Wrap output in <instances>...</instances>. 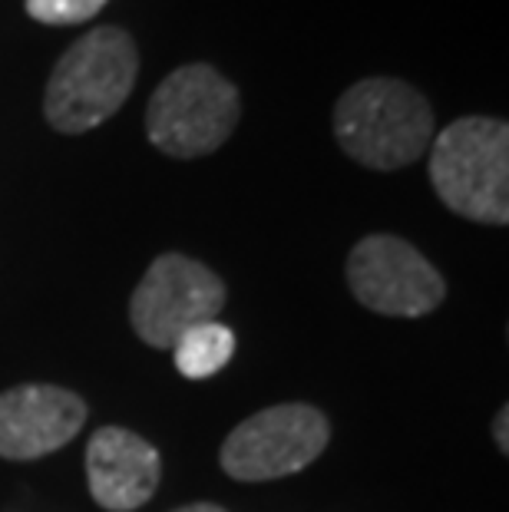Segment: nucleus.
<instances>
[{"instance_id":"1","label":"nucleus","mask_w":509,"mask_h":512,"mask_svg":"<svg viewBox=\"0 0 509 512\" xmlns=\"http://www.w3.org/2000/svg\"><path fill=\"white\" fill-rule=\"evenodd\" d=\"M136 76V40L119 27H96L73 40V47L57 60L43 93V116L57 133H90L119 113L133 93Z\"/></svg>"},{"instance_id":"2","label":"nucleus","mask_w":509,"mask_h":512,"mask_svg":"<svg viewBox=\"0 0 509 512\" xmlns=\"http://www.w3.org/2000/svg\"><path fill=\"white\" fill-rule=\"evenodd\" d=\"M334 136L364 169H407L433 143V110L410 83L371 76L348 86L334 106Z\"/></svg>"},{"instance_id":"3","label":"nucleus","mask_w":509,"mask_h":512,"mask_svg":"<svg viewBox=\"0 0 509 512\" xmlns=\"http://www.w3.org/2000/svg\"><path fill=\"white\" fill-rule=\"evenodd\" d=\"M433 192L470 222H509V126L493 116H463L430 146Z\"/></svg>"},{"instance_id":"4","label":"nucleus","mask_w":509,"mask_h":512,"mask_svg":"<svg viewBox=\"0 0 509 512\" xmlns=\"http://www.w3.org/2000/svg\"><path fill=\"white\" fill-rule=\"evenodd\" d=\"M238 90L209 63H186L156 86L146 110L149 143L172 159L219 149L238 126Z\"/></svg>"},{"instance_id":"5","label":"nucleus","mask_w":509,"mask_h":512,"mask_svg":"<svg viewBox=\"0 0 509 512\" xmlns=\"http://www.w3.org/2000/svg\"><path fill=\"white\" fill-rule=\"evenodd\" d=\"M331 440L328 417L311 403H278L242 420L222 443V470L238 483H268L301 473Z\"/></svg>"},{"instance_id":"6","label":"nucleus","mask_w":509,"mask_h":512,"mask_svg":"<svg viewBox=\"0 0 509 512\" xmlns=\"http://www.w3.org/2000/svg\"><path fill=\"white\" fill-rule=\"evenodd\" d=\"M225 308V281L202 261L166 252L146 268L129 301V318L149 347L172 351V344L196 324L215 321Z\"/></svg>"},{"instance_id":"7","label":"nucleus","mask_w":509,"mask_h":512,"mask_svg":"<svg viewBox=\"0 0 509 512\" xmlns=\"http://www.w3.org/2000/svg\"><path fill=\"white\" fill-rule=\"evenodd\" d=\"M351 294L387 318H424L447 298V281L397 235H367L348 255Z\"/></svg>"},{"instance_id":"8","label":"nucleus","mask_w":509,"mask_h":512,"mask_svg":"<svg viewBox=\"0 0 509 512\" xmlns=\"http://www.w3.org/2000/svg\"><path fill=\"white\" fill-rule=\"evenodd\" d=\"M86 423V403L57 384H20L0 394V456L40 460L67 446Z\"/></svg>"},{"instance_id":"9","label":"nucleus","mask_w":509,"mask_h":512,"mask_svg":"<svg viewBox=\"0 0 509 512\" xmlns=\"http://www.w3.org/2000/svg\"><path fill=\"white\" fill-rule=\"evenodd\" d=\"M90 496L106 512H136L159 486V453L139 433L100 427L86 446Z\"/></svg>"},{"instance_id":"10","label":"nucleus","mask_w":509,"mask_h":512,"mask_svg":"<svg viewBox=\"0 0 509 512\" xmlns=\"http://www.w3.org/2000/svg\"><path fill=\"white\" fill-rule=\"evenodd\" d=\"M235 354V334L219 321H205L189 328L186 334L172 344V357H176V370L189 380H205L232 361Z\"/></svg>"},{"instance_id":"11","label":"nucleus","mask_w":509,"mask_h":512,"mask_svg":"<svg viewBox=\"0 0 509 512\" xmlns=\"http://www.w3.org/2000/svg\"><path fill=\"white\" fill-rule=\"evenodd\" d=\"M106 0H27V14L47 27H73L93 20Z\"/></svg>"},{"instance_id":"12","label":"nucleus","mask_w":509,"mask_h":512,"mask_svg":"<svg viewBox=\"0 0 509 512\" xmlns=\"http://www.w3.org/2000/svg\"><path fill=\"white\" fill-rule=\"evenodd\" d=\"M506 420H509V410L503 407L500 413H496V423H493V437H496V446L506 453L509 450V437H506Z\"/></svg>"},{"instance_id":"13","label":"nucleus","mask_w":509,"mask_h":512,"mask_svg":"<svg viewBox=\"0 0 509 512\" xmlns=\"http://www.w3.org/2000/svg\"><path fill=\"white\" fill-rule=\"evenodd\" d=\"M176 512H229V509H222V506H215V503H192V506H182Z\"/></svg>"}]
</instances>
